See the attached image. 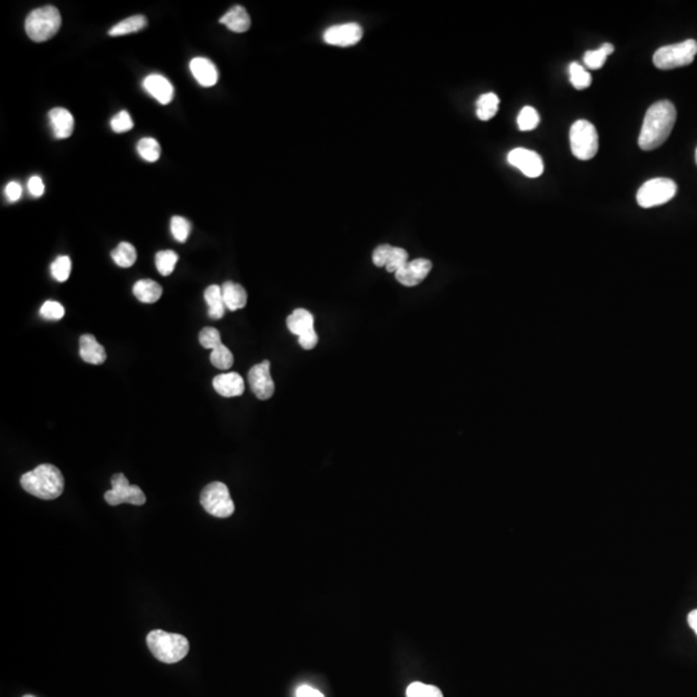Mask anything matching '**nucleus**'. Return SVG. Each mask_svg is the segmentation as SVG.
I'll use <instances>...</instances> for the list:
<instances>
[{
  "instance_id": "f257e3e1",
  "label": "nucleus",
  "mask_w": 697,
  "mask_h": 697,
  "mask_svg": "<svg viewBox=\"0 0 697 697\" xmlns=\"http://www.w3.org/2000/svg\"><path fill=\"white\" fill-rule=\"evenodd\" d=\"M677 120V109L671 101L655 102L644 115L638 145L644 152L661 147L671 136Z\"/></svg>"
},
{
  "instance_id": "f03ea898",
  "label": "nucleus",
  "mask_w": 697,
  "mask_h": 697,
  "mask_svg": "<svg viewBox=\"0 0 697 697\" xmlns=\"http://www.w3.org/2000/svg\"><path fill=\"white\" fill-rule=\"evenodd\" d=\"M21 487L41 500L60 498L65 488V479L60 469L51 464H41L21 477Z\"/></svg>"
},
{
  "instance_id": "7ed1b4c3",
  "label": "nucleus",
  "mask_w": 697,
  "mask_h": 697,
  "mask_svg": "<svg viewBox=\"0 0 697 697\" xmlns=\"http://www.w3.org/2000/svg\"><path fill=\"white\" fill-rule=\"evenodd\" d=\"M147 642L154 658L166 664L179 663L190 650L189 641L184 636L163 631H150Z\"/></svg>"
},
{
  "instance_id": "20e7f679",
  "label": "nucleus",
  "mask_w": 697,
  "mask_h": 697,
  "mask_svg": "<svg viewBox=\"0 0 697 697\" xmlns=\"http://www.w3.org/2000/svg\"><path fill=\"white\" fill-rule=\"evenodd\" d=\"M61 27L60 11L54 6L36 8L27 16L25 30L30 39L41 43L54 38Z\"/></svg>"
},
{
  "instance_id": "39448f33",
  "label": "nucleus",
  "mask_w": 697,
  "mask_h": 697,
  "mask_svg": "<svg viewBox=\"0 0 697 697\" xmlns=\"http://www.w3.org/2000/svg\"><path fill=\"white\" fill-rule=\"evenodd\" d=\"M696 54V40L687 39L677 44L658 48L653 54V65L660 70H673L691 65Z\"/></svg>"
},
{
  "instance_id": "423d86ee",
  "label": "nucleus",
  "mask_w": 697,
  "mask_h": 697,
  "mask_svg": "<svg viewBox=\"0 0 697 697\" xmlns=\"http://www.w3.org/2000/svg\"><path fill=\"white\" fill-rule=\"evenodd\" d=\"M572 154L580 160H590L599 149V139L595 127L588 120L575 122L570 131Z\"/></svg>"
},
{
  "instance_id": "0eeeda50",
  "label": "nucleus",
  "mask_w": 697,
  "mask_h": 697,
  "mask_svg": "<svg viewBox=\"0 0 697 697\" xmlns=\"http://www.w3.org/2000/svg\"><path fill=\"white\" fill-rule=\"evenodd\" d=\"M200 504L208 514L217 518H227L235 511L229 488L222 482L207 485L200 493Z\"/></svg>"
},
{
  "instance_id": "6e6552de",
  "label": "nucleus",
  "mask_w": 697,
  "mask_h": 697,
  "mask_svg": "<svg viewBox=\"0 0 697 697\" xmlns=\"http://www.w3.org/2000/svg\"><path fill=\"white\" fill-rule=\"evenodd\" d=\"M677 190V184L673 179L663 177L648 179L638 190V204L642 208L663 206L676 197Z\"/></svg>"
},
{
  "instance_id": "1a4fd4ad",
  "label": "nucleus",
  "mask_w": 697,
  "mask_h": 697,
  "mask_svg": "<svg viewBox=\"0 0 697 697\" xmlns=\"http://www.w3.org/2000/svg\"><path fill=\"white\" fill-rule=\"evenodd\" d=\"M113 488L105 493V501L112 506L120 504H131L136 506L147 503V496L139 485H129L128 479L123 473L114 474L112 478Z\"/></svg>"
},
{
  "instance_id": "9d476101",
  "label": "nucleus",
  "mask_w": 697,
  "mask_h": 697,
  "mask_svg": "<svg viewBox=\"0 0 697 697\" xmlns=\"http://www.w3.org/2000/svg\"><path fill=\"white\" fill-rule=\"evenodd\" d=\"M248 382L253 394L259 400L272 398L275 392V384L270 373V362L264 360L259 365H253L248 372Z\"/></svg>"
},
{
  "instance_id": "9b49d317",
  "label": "nucleus",
  "mask_w": 697,
  "mask_h": 697,
  "mask_svg": "<svg viewBox=\"0 0 697 697\" xmlns=\"http://www.w3.org/2000/svg\"><path fill=\"white\" fill-rule=\"evenodd\" d=\"M508 162L511 166L518 168L520 172L530 179L540 177L544 172V162L541 159V157L528 149L518 147L511 150L510 153L508 154Z\"/></svg>"
},
{
  "instance_id": "f8f14e48",
  "label": "nucleus",
  "mask_w": 697,
  "mask_h": 697,
  "mask_svg": "<svg viewBox=\"0 0 697 697\" xmlns=\"http://www.w3.org/2000/svg\"><path fill=\"white\" fill-rule=\"evenodd\" d=\"M363 36V29L355 22L335 25L325 30V39L327 44L336 46H350L357 44Z\"/></svg>"
},
{
  "instance_id": "ddd939ff",
  "label": "nucleus",
  "mask_w": 697,
  "mask_h": 697,
  "mask_svg": "<svg viewBox=\"0 0 697 697\" xmlns=\"http://www.w3.org/2000/svg\"><path fill=\"white\" fill-rule=\"evenodd\" d=\"M432 264L430 259H416L408 261L400 270L395 272V279L405 287L418 286L432 272Z\"/></svg>"
},
{
  "instance_id": "4468645a",
  "label": "nucleus",
  "mask_w": 697,
  "mask_h": 697,
  "mask_svg": "<svg viewBox=\"0 0 697 697\" xmlns=\"http://www.w3.org/2000/svg\"><path fill=\"white\" fill-rule=\"evenodd\" d=\"M213 387L221 397H240L244 392V380L237 372L222 373L213 379Z\"/></svg>"
},
{
  "instance_id": "2eb2a0df",
  "label": "nucleus",
  "mask_w": 697,
  "mask_h": 697,
  "mask_svg": "<svg viewBox=\"0 0 697 697\" xmlns=\"http://www.w3.org/2000/svg\"><path fill=\"white\" fill-rule=\"evenodd\" d=\"M144 88L162 105H167L172 101L173 86L169 80L160 74H152L147 76L144 80Z\"/></svg>"
},
{
  "instance_id": "dca6fc26",
  "label": "nucleus",
  "mask_w": 697,
  "mask_h": 697,
  "mask_svg": "<svg viewBox=\"0 0 697 697\" xmlns=\"http://www.w3.org/2000/svg\"><path fill=\"white\" fill-rule=\"evenodd\" d=\"M190 71L200 86H212L219 80V73L212 61L204 57H195L190 61Z\"/></svg>"
},
{
  "instance_id": "f3484780",
  "label": "nucleus",
  "mask_w": 697,
  "mask_h": 697,
  "mask_svg": "<svg viewBox=\"0 0 697 697\" xmlns=\"http://www.w3.org/2000/svg\"><path fill=\"white\" fill-rule=\"evenodd\" d=\"M49 123L56 139H67L73 134L74 117L64 107H54L49 112Z\"/></svg>"
},
{
  "instance_id": "a211bd4d",
  "label": "nucleus",
  "mask_w": 697,
  "mask_h": 697,
  "mask_svg": "<svg viewBox=\"0 0 697 697\" xmlns=\"http://www.w3.org/2000/svg\"><path fill=\"white\" fill-rule=\"evenodd\" d=\"M79 346L80 357L84 362L96 365L105 363L107 352L93 335H83L79 340Z\"/></svg>"
},
{
  "instance_id": "6ab92c4d",
  "label": "nucleus",
  "mask_w": 697,
  "mask_h": 697,
  "mask_svg": "<svg viewBox=\"0 0 697 697\" xmlns=\"http://www.w3.org/2000/svg\"><path fill=\"white\" fill-rule=\"evenodd\" d=\"M219 24L225 25L229 30L234 33H246L251 27V17L247 9L242 6L230 8L221 19Z\"/></svg>"
},
{
  "instance_id": "aec40b11",
  "label": "nucleus",
  "mask_w": 697,
  "mask_h": 697,
  "mask_svg": "<svg viewBox=\"0 0 697 697\" xmlns=\"http://www.w3.org/2000/svg\"><path fill=\"white\" fill-rule=\"evenodd\" d=\"M287 327L290 332L297 337H301L306 333L314 331V317L312 312L306 309H296L287 318Z\"/></svg>"
},
{
  "instance_id": "412c9836",
  "label": "nucleus",
  "mask_w": 697,
  "mask_h": 697,
  "mask_svg": "<svg viewBox=\"0 0 697 697\" xmlns=\"http://www.w3.org/2000/svg\"><path fill=\"white\" fill-rule=\"evenodd\" d=\"M221 290H222V297H224L226 309H229L230 312L239 310L247 305L246 290L238 283L225 282L221 287Z\"/></svg>"
},
{
  "instance_id": "4be33fe9",
  "label": "nucleus",
  "mask_w": 697,
  "mask_h": 697,
  "mask_svg": "<svg viewBox=\"0 0 697 697\" xmlns=\"http://www.w3.org/2000/svg\"><path fill=\"white\" fill-rule=\"evenodd\" d=\"M163 288L155 280L142 279L133 286V295L144 304H154L162 297Z\"/></svg>"
},
{
  "instance_id": "5701e85b",
  "label": "nucleus",
  "mask_w": 697,
  "mask_h": 697,
  "mask_svg": "<svg viewBox=\"0 0 697 697\" xmlns=\"http://www.w3.org/2000/svg\"><path fill=\"white\" fill-rule=\"evenodd\" d=\"M204 300L208 305L209 318L221 319L225 315L226 306L221 287L217 285L208 287L204 291Z\"/></svg>"
},
{
  "instance_id": "b1692460",
  "label": "nucleus",
  "mask_w": 697,
  "mask_h": 697,
  "mask_svg": "<svg viewBox=\"0 0 697 697\" xmlns=\"http://www.w3.org/2000/svg\"><path fill=\"white\" fill-rule=\"evenodd\" d=\"M147 25V17L142 14H136L129 19L120 21L119 24L112 27L109 31V35L110 36H122V35H127V34L137 33Z\"/></svg>"
},
{
  "instance_id": "393cba45",
  "label": "nucleus",
  "mask_w": 697,
  "mask_h": 697,
  "mask_svg": "<svg viewBox=\"0 0 697 697\" xmlns=\"http://www.w3.org/2000/svg\"><path fill=\"white\" fill-rule=\"evenodd\" d=\"M500 99L495 93H485L477 101V115L480 120H490L498 114Z\"/></svg>"
},
{
  "instance_id": "a878e982",
  "label": "nucleus",
  "mask_w": 697,
  "mask_h": 697,
  "mask_svg": "<svg viewBox=\"0 0 697 697\" xmlns=\"http://www.w3.org/2000/svg\"><path fill=\"white\" fill-rule=\"evenodd\" d=\"M613 52H615V46L610 43H605L600 48L594 49V51H588L584 54L585 65L591 70H598V69L603 66L607 57Z\"/></svg>"
},
{
  "instance_id": "bb28decb",
  "label": "nucleus",
  "mask_w": 697,
  "mask_h": 697,
  "mask_svg": "<svg viewBox=\"0 0 697 697\" xmlns=\"http://www.w3.org/2000/svg\"><path fill=\"white\" fill-rule=\"evenodd\" d=\"M112 259L120 267H131L137 259L136 248L127 242H122L112 252Z\"/></svg>"
},
{
  "instance_id": "cd10ccee",
  "label": "nucleus",
  "mask_w": 697,
  "mask_h": 697,
  "mask_svg": "<svg viewBox=\"0 0 697 697\" xmlns=\"http://www.w3.org/2000/svg\"><path fill=\"white\" fill-rule=\"evenodd\" d=\"M137 152L142 159L150 163H154L160 158V145L157 139L152 137L139 139L137 144Z\"/></svg>"
},
{
  "instance_id": "c85d7f7f",
  "label": "nucleus",
  "mask_w": 697,
  "mask_h": 697,
  "mask_svg": "<svg viewBox=\"0 0 697 697\" xmlns=\"http://www.w3.org/2000/svg\"><path fill=\"white\" fill-rule=\"evenodd\" d=\"M179 261L177 253L173 251H160L155 256V265L162 275H171Z\"/></svg>"
},
{
  "instance_id": "c756f323",
  "label": "nucleus",
  "mask_w": 697,
  "mask_h": 697,
  "mask_svg": "<svg viewBox=\"0 0 697 697\" xmlns=\"http://www.w3.org/2000/svg\"><path fill=\"white\" fill-rule=\"evenodd\" d=\"M570 81L576 89L589 88L591 84V75L584 67L578 62H572L570 65Z\"/></svg>"
},
{
  "instance_id": "7c9ffc66",
  "label": "nucleus",
  "mask_w": 697,
  "mask_h": 697,
  "mask_svg": "<svg viewBox=\"0 0 697 697\" xmlns=\"http://www.w3.org/2000/svg\"><path fill=\"white\" fill-rule=\"evenodd\" d=\"M211 363L219 370H229L234 365V355L224 344L213 349L211 352Z\"/></svg>"
},
{
  "instance_id": "2f4dec72",
  "label": "nucleus",
  "mask_w": 697,
  "mask_h": 697,
  "mask_svg": "<svg viewBox=\"0 0 697 697\" xmlns=\"http://www.w3.org/2000/svg\"><path fill=\"white\" fill-rule=\"evenodd\" d=\"M190 232H192V224L189 219L181 217V216L172 217L171 219V232H172L174 239L179 243H185L189 235H190Z\"/></svg>"
},
{
  "instance_id": "473e14b6",
  "label": "nucleus",
  "mask_w": 697,
  "mask_h": 697,
  "mask_svg": "<svg viewBox=\"0 0 697 697\" xmlns=\"http://www.w3.org/2000/svg\"><path fill=\"white\" fill-rule=\"evenodd\" d=\"M517 123H518L520 131H532V129H535L538 126V123H540V115H538V110L533 109L532 107H523L520 110V113H519Z\"/></svg>"
},
{
  "instance_id": "72a5a7b5",
  "label": "nucleus",
  "mask_w": 697,
  "mask_h": 697,
  "mask_svg": "<svg viewBox=\"0 0 697 697\" xmlns=\"http://www.w3.org/2000/svg\"><path fill=\"white\" fill-rule=\"evenodd\" d=\"M51 272L57 282H66L70 272H71V259L69 256H60L54 259V264L51 265Z\"/></svg>"
},
{
  "instance_id": "f704fd0d",
  "label": "nucleus",
  "mask_w": 697,
  "mask_h": 697,
  "mask_svg": "<svg viewBox=\"0 0 697 697\" xmlns=\"http://www.w3.org/2000/svg\"><path fill=\"white\" fill-rule=\"evenodd\" d=\"M407 697H443V693L435 686L415 682L407 688Z\"/></svg>"
},
{
  "instance_id": "c9c22d12",
  "label": "nucleus",
  "mask_w": 697,
  "mask_h": 697,
  "mask_svg": "<svg viewBox=\"0 0 697 697\" xmlns=\"http://www.w3.org/2000/svg\"><path fill=\"white\" fill-rule=\"evenodd\" d=\"M199 342L200 345L203 346L204 349L213 350L222 344L221 333L219 332V330H216L213 327H206L200 331Z\"/></svg>"
},
{
  "instance_id": "e433bc0d",
  "label": "nucleus",
  "mask_w": 697,
  "mask_h": 697,
  "mask_svg": "<svg viewBox=\"0 0 697 697\" xmlns=\"http://www.w3.org/2000/svg\"><path fill=\"white\" fill-rule=\"evenodd\" d=\"M407 262H408V252L405 249H403V248H400V247H394L392 248V256H390V259H389V262L385 266V269L389 272H397Z\"/></svg>"
},
{
  "instance_id": "4c0bfd02",
  "label": "nucleus",
  "mask_w": 697,
  "mask_h": 697,
  "mask_svg": "<svg viewBox=\"0 0 697 697\" xmlns=\"http://www.w3.org/2000/svg\"><path fill=\"white\" fill-rule=\"evenodd\" d=\"M40 315L48 320H60L65 315V309L57 301H46L40 307Z\"/></svg>"
},
{
  "instance_id": "58836bf2",
  "label": "nucleus",
  "mask_w": 697,
  "mask_h": 697,
  "mask_svg": "<svg viewBox=\"0 0 697 697\" xmlns=\"http://www.w3.org/2000/svg\"><path fill=\"white\" fill-rule=\"evenodd\" d=\"M112 128H113L114 132L123 133L132 129L133 122L131 115L127 113V112H120V113L114 115L113 119H112Z\"/></svg>"
},
{
  "instance_id": "ea45409f",
  "label": "nucleus",
  "mask_w": 697,
  "mask_h": 697,
  "mask_svg": "<svg viewBox=\"0 0 697 697\" xmlns=\"http://www.w3.org/2000/svg\"><path fill=\"white\" fill-rule=\"evenodd\" d=\"M392 248L394 247L390 246V244H381V246L376 247L372 253V261H373L375 266L385 267L389 262L390 256H392Z\"/></svg>"
},
{
  "instance_id": "a19ab883",
  "label": "nucleus",
  "mask_w": 697,
  "mask_h": 697,
  "mask_svg": "<svg viewBox=\"0 0 697 697\" xmlns=\"http://www.w3.org/2000/svg\"><path fill=\"white\" fill-rule=\"evenodd\" d=\"M27 187H29V192H30V194H31L33 197H36V198L41 197V195L44 194V190H46L44 184H43V181H41L39 176H33L31 179H29V182H27Z\"/></svg>"
},
{
  "instance_id": "79ce46f5",
  "label": "nucleus",
  "mask_w": 697,
  "mask_h": 697,
  "mask_svg": "<svg viewBox=\"0 0 697 697\" xmlns=\"http://www.w3.org/2000/svg\"><path fill=\"white\" fill-rule=\"evenodd\" d=\"M318 333L315 332V330L312 331V332L306 333L304 336L299 337V344L305 350H312V349H314L317 346V344H318Z\"/></svg>"
},
{
  "instance_id": "37998d69",
  "label": "nucleus",
  "mask_w": 697,
  "mask_h": 697,
  "mask_svg": "<svg viewBox=\"0 0 697 697\" xmlns=\"http://www.w3.org/2000/svg\"><path fill=\"white\" fill-rule=\"evenodd\" d=\"M6 195H7L9 202H17L20 199L21 195H22V187H21L20 184L16 181H11L6 186Z\"/></svg>"
},
{
  "instance_id": "c03bdc74",
  "label": "nucleus",
  "mask_w": 697,
  "mask_h": 697,
  "mask_svg": "<svg viewBox=\"0 0 697 697\" xmlns=\"http://www.w3.org/2000/svg\"><path fill=\"white\" fill-rule=\"evenodd\" d=\"M296 696L297 697H325L322 695V692H319L318 690L312 688L310 686H300L297 691H296Z\"/></svg>"
},
{
  "instance_id": "a18cd8bd",
  "label": "nucleus",
  "mask_w": 697,
  "mask_h": 697,
  "mask_svg": "<svg viewBox=\"0 0 697 697\" xmlns=\"http://www.w3.org/2000/svg\"><path fill=\"white\" fill-rule=\"evenodd\" d=\"M687 621H688V625H690L691 629L695 631V634L697 636V608L691 611L688 613V618H687Z\"/></svg>"
},
{
  "instance_id": "49530a36",
  "label": "nucleus",
  "mask_w": 697,
  "mask_h": 697,
  "mask_svg": "<svg viewBox=\"0 0 697 697\" xmlns=\"http://www.w3.org/2000/svg\"><path fill=\"white\" fill-rule=\"evenodd\" d=\"M24 697H35V696H33V695H25V696Z\"/></svg>"
},
{
  "instance_id": "de8ad7c7",
  "label": "nucleus",
  "mask_w": 697,
  "mask_h": 697,
  "mask_svg": "<svg viewBox=\"0 0 697 697\" xmlns=\"http://www.w3.org/2000/svg\"><path fill=\"white\" fill-rule=\"evenodd\" d=\"M696 163H697V149H696Z\"/></svg>"
}]
</instances>
